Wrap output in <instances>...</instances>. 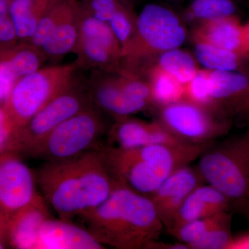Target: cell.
I'll return each instance as SVG.
<instances>
[{
    "label": "cell",
    "instance_id": "6da1fadb",
    "mask_svg": "<svg viewBox=\"0 0 249 249\" xmlns=\"http://www.w3.org/2000/svg\"><path fill=\"white\" fill-rule=\"evenodd\" d=\"M47 204L65 221L106 200L117 182L108 171L98 148L59 161H46L35 174Z\"/></svg>",
    "mask_w": 249,
    "mask_h": 249
},
{
    "label": "cell",
    "instance_id": "7a4b0ae2",
    "mask_svg": "<svg viewBox=\"0 0 249 249\" xmlns=\"http://www.w3.org/2000/svg\"><path fill=\"white\" fill-rule=\"evenodd\" d=\"M78 218L98 242L118 249H148L165 228L148 196L119 183L106 200Z\"/></svg>",
    "mask_w": 249,
    "mask_h": 249
},
{
    "label": "cell",
    "instance_id": "3957f363",
    "mask_svg": "<svg viewBox=\"0 0 249 249\" xmlns=\"http://www.w3.org/2000/svg\"><path fill=\"white\" fill-rule=\"evenodd\" d=\"M212 144L106 145L99 149L106 168L116 182L148 196L173 172L197 160Z\"/></svg>",
    "mask_w": 249,
    "mask_h": 249
},
{
    "label": "cell",
    "instance_id": "277c9868",
    "mask_svg": "<svg viewBox=\"0 0 249 249\" xmlns=\"http://www.w3.org/2000/svg\"><path fill=\"white\" fill-rule=\"evenodd\" d=\"M186 37L184 26L172 10L147 4L137 16L133 38L121 54V73L142 78L161 54L179 48Z\"/></svg>",
    "mask_w": 249,
    "mask_h": 249
},
{
    "label": "cell",
    "instance_id": "5b68a950",
    "mask_svg": "<svg viewBox=\"0 0 249 249\" xmlns=\"http://www.w3.org/2000/svg\"><path fill=\"white\" fill-rule=\"evenodd\" d=\"M79 70L76 62L51 65L18 80L0 107V124L11 134L22 127L52 100L78 83Z\"/></svg>",
    "mask_w": 249,
    "mask_h": 249
},
{
    "label": "cell",
    "instance_id": "8992f818",
    "mask_svg": "<svg viewBox=\"0 0 249 249\" xmlns=\"http://www.w3.org/2000/svg\"><path fill=\"white\" fill-rule=\"evenodd\" d=\"M205 182L222 192L233 204L249 202V128L240 135L211 145L199 157Z\"/></svg>",
    "mask_w": 249,
    "mask_h": 249
},
{
    "label": "cell",
    "instance_id": "52a82bcc",
    "mask_svg": "<svg viewBox=\"0 0 249 249\" xmlns=\"http://www.w3.org/2000/svg\"><path fill=\"white\" fill-rule=\"evenodd\" d=\"M94 104L69 118L28 152V157L59 161L101 147L100 140L110 125Z\"/></svg>",
    "mask_w": 249,
    "mask_h": 249
},
{
    "label": "cell",
    "instance_id": "ba28073f",
    "mask_svg": "<svg viewBox=\"0 0 249 249\" xmlns=\"http://www.w3.org/2000/svg\"><path fill=\"white\" fill-rule=\"evenodd\" d=\"M92 105L88 86L78 81L37 111L24 125L14 131L1 152L27 155L59 124Z\"/></svg>",
    "mask_w": 249,
    "mask_h": 249
},
{
    "label": "cell",
    "instance_id": "9c48e42d",
    "mask_svg": "<svg viewBox=\"0 0 249 249\" xmlns=\"http://www.w3.org/2000/svg\"><path fill=\"white\" fill-rule=\"evenodd\" d=\"M78 18V41L73 52L80 69L120 74L121 48L114 31L107 22L99 20L76 4Z\"/></svg>",
    "mask_w": 249,
    "mask_h": 249
},
{
    "label": "cell",
    "instance_id": "30bf717a",
    "mask_svg": "<svg viewBox=\"0 0 249 249\" xmlns=\"http://www.w3.org/2000/svg\"><path fill=\"white\" fill-rule=\"evenodd\" d=\"M158 120L186 143L213 142L231 128V121L183 99L160 107Z\"/></svg>",
    "mask_w": 249,
    "mask_h": 249
},
{
    "label": "cell",
    "instance_id": "8fae6325",
    "mask_svg": "<svg viewBox=\"0 0 249 249\" xmlns=\"http://www.w3.org/2000/svg\"><path fill=\"white\" fill-rule=\"evenodd\" d=\"M0 229L9 217L40 196L35 188V175L14 152H1Z\"/></svg>",
    "mask_w": 249,
    "mask_h": 249
},
{
    "label": "cell",
    "instance_id": "7c38bea8",
    "mask_svg": "<svg viewBox=\"0 0 249 249\" xmlns=\"http://www.w3.org/2000/svg\"><path fill=\"white\" fill-rule=\"evenodd\" d=\"M208 109L221 117L243 124L249 121V73L211 70Z\"/></svg>",
    "mask_w": 249,
    "mask_h": 249
},
{
    "label": "cell",
    "instance_id": "4fadbf2b",
    "mask_svg": "<svg viewBox=\"0 0 249 249\" xmlns=\"http://www.w3.org/2000/svg\"><path fill=\"white\" fill-rule=\"evenodd\" d=\"M107 136V145L110 146L136 147L186 143L159 120L147 122L130 116L114 119V124L108 129Z\"/></svg>",
    "mask_w": 249,
    "mask_h": 249
},
{
    "label": "cell",
    "instance_id": "5bb4252c",
    "mask_svg": "<svg viewBox=\"0 0 249 249\" xmlns=\"http://www.w3.org/2000/svg\"><path fill=\"white\" fill-rule=\"evenodd\" d=\"M199 170L190 165L175 170L154 193L148 196L165 229L171 227L181 205L192 191L203 184Z\"/></svg>",
    "mask_w": 249,
    "mask_h": 249
},
{
    "label": "cell",
    "instance_id": "9a60e30c",
    "mask_svg": "<svg viewBox=\"0 0 249 249\" xmlns=\"http://www.w3.org/2000/svg\"><path fill=\"white\" fill-rule=\"evenodd\" d=\"M45 198L35 201L15 212L0 229L1 249H37L41 226L51 217Z\"/></svg>",
    "mask_w": 249,
    "mask_h": 249
},
{
    "label": "cell",
    "instance_id": "2e32d148",
    "mask_svg": "<svg viewBox=\"0 0 249 249\" xmlns=\"http://www.w3.org/2000/svg\"><path fill=\"white\" fill-rule=\"evenodd\" d=\"M87 86L94 106L114 119L137 114L152 106L126 94L116 84L113 73L93 70Z\"/></svg>",
    "mask_w": 249,
    "mask_h": 249
},
{
    "label": "cell",
    "instance_id": "e0dca14e",
    "mask_svg": "<svg viewBox=\"0 0 249 249\" xmlns=\"http://www.w3.org/2000/svg\"><path fill=\"white\" fill-rule=\"evenodd\" d=\"M47 60L42 49L29 42H19L0 49V103L3 106L16 82L40 70Z\"/></svg>",
    "mask_w": 249,
    "mask_h": 249
},
{
    "label": "cell",
    "instance_id": "ac0fdd59",
    "mask_svg": "<svg viewBox=\"0 0 249 249\" xmlns=\"http://www.w3.org/2000/svg\"><path fill=\"white\" fill-rule=\"evenodd\" d=\"M98 242L84 227L71 221L48 218L41 226L37 249H102Z\"/></svg>",
    "mask_w": 249,
    "mask_h": 249
},
{
    "label": "cell",
    "instance_id": "d6986e66",
    "mask_svg": "<svg viewBox=\"0 0 249 249\" xmlns=\"http://www.w3.org/2000/svg\"><path fill=\"white\" fill-rule=\"evenodd\" d=\"M191 37L195 44L215 46L249 58L244 43L243 24L237 15L196 24L192 31Z\"/></svg>",
    "mask_w": 249,
    "mask_h": 249
},
{
    "label": "cell",
    "instance_id": "ffe728a7",
    "mask_svg": "<svg viewBox=\"0 0 249 249\" xmlns=\"http://www.w3.org/2000/svg\"><path fill=\"white\" fill-rule=\"evenodd\" d=\"M232 204L227 196L211 185H199L181 205L168 232L187 222L230 211Z\"/></svg>",
    "mask_w": 249,
    "mask_h": 249
},
{
    "label": "cell",
    "instance_id": "44dd1931",
    "mask_svg": "<svg viewBox=\"0 0 249 249\" xmlns=\"http://www.w3.org/2000/svg\"><path fill=\"white\" fill-rule=\"evenodd\" d=\"M79 34L76 3L59 23L42 49L47 60L58 61L76 47Z\"/></svg>",
    "mask_w": 249,
    "mask_h": 249
},
{
    "label": "cell",
    "instance_id": "7402d4cb",
    "mask_svg": "<svg viewBox=\"0 0 249 249\" xmlns=\"http://www.w3.org/2000/svg\"><path fill=\"white\" fill-rule=\"evenodd\" d=\"M52 0H10L9 12L19 42H30Z\"/></svg>",
    "mask_w": 249,
    "mask_h": 249
},
{
    "label": "cell",
    "instance_id": "603a6c76",
    "mask_svg": "<svg viewBox=\"0 0 249 249\" xmlns=\"http://www.w3.org/2000/svg\"><path fill=\"white\" fill-rule=\"evenodd\" d=\"M195 45L196 58L207 70L249 73V57L208 44Z\"/></svg>",
    "mask_w": 249,
    "mask_h": 249
},
{
    "label": "cell",
    "instance_id": "cb8c5ba5",
    "mask_svg": "<svg viewBox=\"0 0 249 249\" xmlns=\"http://www.w3.org/2000/svg\"><path fill=\"white\" fill-rule=\"evenodd\" d=\"M145 76L151 88L153 105L163 107L184 98L185 85L157 64L147 70Z\"/></svg>",
    "mask_w": 249,
    "mask_h": 249
},
{
    "label": "cell",
    "instance_id": "d4e9b609",
    "mask_svg": "<svg viewBox=\"0 0 249 249\" xmlns=\"http://www.w3.org/2000/svg\"><path fill=\"white\" fill-rule=\"evenodd\" d=\"M237 8L233 0H193L184 11L188 22L196 24L237 15Z\"/></svg>",
    "mask_w": 249,
    "mask_h": 249
},
{
    "label": "cell",
    "instance_id": "484cf974",
    "mask_svg": "<svg viewBox=\"0 0 249 249\" xmlns=\"http://www.w3.org/2000/svg\"><path fill=\"white\" fill-rule=\"evenodd\" d=\"M155 64L183 85L191 81L199 70L191 54L178 48L161 54Z\"/></svg>",
    "mask_w": 249,
    "mask_h": 249
},
{
    "label": "cell",
    "instance_id": "4316f807",
    "mask_svg": "<svg viewBox=\"0 0 249 249\" xmlns=\"http://www.w3.org/2000/svg\"><path fill=\"white\" fill-rule=\"evenodd\" d=\"M73 4V0H52L29 43L42 49Z\"/></svg>",
    "mask_w": 249,
    "mask_h": 249
},
{
    "label": "cell",
    "instance_id": "83f0119b",
    "mask_svg": "<svg viewBox=\"0 0 249 249\" xmlns=\"http://www.w3.org/2000/svg\"><path fill=\"white\" fill-rule=\"evenodd\" d=\"M231 213L228 212L222 220L210 229L199 240L189 245L193 249H227L231 240Z\"/></svg>",
    "mask_w": 249,
    "mask_h": 249
},
{
    "label": "cell",
    "instance_id": "f1b7e54d",
    "mask_svg": "<svg viewBox=\"0 0 249 249\" xmlns=\"http://www.w3.org/2000/svg\"><path fill=\"white\" fill-rule=\"evenodd\" d=\"M228 212L229 211H225L211 217L187 222L175 228L170 232V233L176 237L180 242L186 244L189 247L191 244L199 240L209 231L210 229L220 222Z\"/></svg>",
    "mask_w": 249,
    "mask_h": 249
},
{
    "label": "cell",
    "instance_id": "f546056e",
    "mask_svg": "<svg viewBox=\"0 0 249 249\" xmlns=\"http://www.w3.org/2000/svg\"><path fill=\"white\" fill-rule=\"evenodd\" d=\"M137 19V16L130 5L116 13L108 22L120 43L121 54L133 38Z\"/></svg>",
    "mask_w": 249,
    "mask_h": 249
},
{
    "label": "cell",
    "instance_id": "4dcf8cb0",
    "mask_svg": "<svg viewBox=\"0 0 249 249\" xmlns=\"http://www.w3.org/2000/svg\"><path fill=\"white\" fill-rule=\"evenodd\" d=\"M87 13L103 22H109L121 10L130 6L129 0H75Z\"/></svg>",
    "mask_w": 249,
    "mask_h": 249
},
{
    "label": "cell",
    "instance_id": "1f68e13d",
    "mask_svg": "<svg viewBox=\"0 0 249 249\" xmlns=\"http://www.w3.org/2000/svg\"><path fill=\"white\" fill-rule=\"evenodd\" d=\"M211 90V70H199L196 76L185 85L184 99L207 108Z\"/></svg>",
    "mask_w": 249,
    "mask_h": 249
},
{
    "label": "cell",
    "instance_id": "d6a6232c",
    "mask_svg": "<svg viewBox=\"0 0 249 249\" xmlns=\"http://www.w3.org/2000/svg\"><path fill=\"white\" fill-rule=\"evenodd\" d=\"M114 76L116 84L126 94L153 105L151 88L148 80L127 74H114Z\"/></svg>",
    "mask_w": 249,
    "mask_h": 249
},
{
    "label": "cell",
    "instance_id": "836d02e7",
    "mask_svg": "<svg viewBox=\"0 0 249 249\" xmlns=\"http://www.w3.org/2000/svg\"><path fill=\"white\" fill-rule=\"evenodd\" d=\"M10 0H0V49L12 47L19 39L9 12Z\"/></svg>",
    "mask_w": 249,
    "mask_h": 249
},
{
    "label": "cell",
    "instance_id": "e575fe53",
    "mask_svg": "<svg viewBox=\"0 0 249 249\" xmlns=\"http://www.w3.org/2000/svg\"><path fill=\"white\" fill-rule=\"evenodd\" d=\"M227 249H249V232L232 237Z\"/></svg>",
    "mask_w": 249,
    "mask_h": 249
},
{
    "label": "cell",
    "instance_id": "d590c367",
    "mask_svg": "<svg viewBox=\"0 0 249 249\" xmlns=\"http://www.w3.org/2000/svg\"><path fill=\"white\" fill-rule=\"evenodd\" d=\"M243 37L246 52L249 56V22L243 25Z\"/></svg>",
    "mask_w": 249,
    "mask_h": 249
},
{
    "label": "cell",
    "instance_id": "8d00e7d4",
    "mask_svg": "<svg viewBox=\"0 0 249 249\" xmlns=\"http://www.w3.org/2000/svg\"><path fill=\"white\" fill-rule=\"evenodd\" d=\"M166 1H183V0H166Z\"/></svg>",
    "mask_w": 249,
    "mask_h": 249
}]
</instances>
